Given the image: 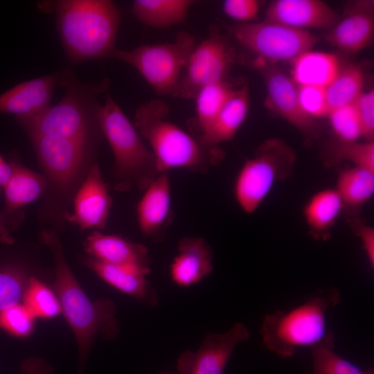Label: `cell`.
<instances>
[{
    "label": "cell",
    "mask_w": 374,
    "mask_h": 374,
    "mask_svg": "<svg viewBox=\"0 0 374 374\" xmlns=\"http://www.w3.org/2000/svg\"><path fill=\"white\" fill-rule=\"evenodd\" d=\"M229 32L240 46L258 57V62H292L311 51L319 40L307 30L266 20L239 23L231 26Z\"/></svg>",
    "instance_id": "30bf717a"
},
{
    "label": "cell",
    "mask_w": 374,
    "mask_h": 374,
    "mask_svg": "<svg viewBox=\"0 0 374 374\" xmlns=\"http://www.w3.org/2000/svg\"><path fill=\"white\" fill-rule=\"evenodd\" d=\"M4 159L2 157V156L0 154V164H1L4 161Z\"/></svg>",
    "instance_id": "b9f144b4"
},
{
    "label": "cell",
    "mask_w": 374,
    "mask_h": 374,
    "mask_svg": "<svg viewBox=\"0 0 374 374\" xmlns=\"http://www.w3.org/2000/svg\"><path fill=\"white\" fill-rule=\"evenodd\" d=\"M72 202L73 212L66 213L64 220L78 225L81 230L106 226L112 199L97 161L90 167Z\"/></svg>",
    "instance_id": "5bb4252c"
},
{
    "label": "cell",
    "mask_w": 374,
    "mask_h": 374,
    "mask_svg": "<svg viewBox=\"0 0 374 374\" xmlns=\"http://www.w3.org/2000/svg\"><path fill=\"white\" fill-rule=\"evenodd\" d=\"M298 97L301 108L311 118L327 117L329 107L326 88L302 85L297 86Z\"/></svg>",
    "instance_id": "d590c367"
},
{
    "label": "cell",
    "mask_w": 374,
    "mask_h": 374,
    "mask_svg": "<svg viewBox=\"0 0 374 374\" xmlns=\"http://www.w3.org/2000/svg\"><path fill=\"white\" fill-rule=\"evenodd\" d=\"M292 62L291 78L297 86L326 88L341 69L338 57L326 52L308 51Z\"/></svg>",
    "instance_id": "cb8c5ba5"
},
{
    "label": "cell",
    "mask_w": 374,
    "mask_h": 374,
    "mask_svg": "<svg viewBox=\"0 0 374 374\" xmlns=\"http://www.w3.org/2000/svg\"><path fill=\"white\" fill-rule=\"evenodd\" d=\"M193 3L192 0H135L132 10L147 26L163 28L183 22Z\"/></svg>",
    "instance_id": "484cf974"
},
{
    "label": "cell",
    "mask_w": 374,
    "mask_h": 374,
    "mask_svg": "<svg viewBox=\"0 0 374 374\" xmlns=\"http://www.w3.org/2000/svg\"><path fill=\"white\" fill-rule=\"evenodd\" d=\"M143 192L136 207L139 228L147 238L161 242L173 219L168 172L159 173Z\"/></svg>",
    "instance_id": "9a60e30c"
},
{
    "label": "cell",
    "mask_w": 374,
    "mask_h": 374,
    "mask_svg": "<svg viewBox=\"0 0 374 374\" xmlns=\"http://www.w3.org/2000/svg\"><path fill=\"white\" fill-rule=\"evenodd\" d=\"M325 158L327 166L349 161L355 167L374 172V141H337L330 146Z\"/></svg>",
    "instance_id": "4dcf8cb0"
},
{
    "label": "cell",
    "mask_w": 374,
    "mask_h": 374,
    "mask_svg": "<svg viewBox=\"0 0 374 374\" xmlns=\"http://www.w3.org/2000/svg\"><path fill=\"white\" fill-rule=\"evenodd\" d=\"M35 318L24 305L19 303L0 314V327L12 335L26 337L33 330Z\"/></svg>",
    "instance_id": "e575fe53"
},
{
    "label": "cell",
    "mask_w": 374,
    "mask_h": 374,
    "mask_svg": "<svg viewBox=\"0 0 374 374\" xmlns=\"http://www.w3.org/2000/svg\"><path fill=\"white\" fill-rule=\"evenodd\" d=\"M235 88L226 80L207 84L195 95V129L197 136L211 126Z\"/></svg>",
    "instance_id": "4316f807"
},
{
    "label": "cell",
    "mask_w": 374,
    "mask_h": 374,
    "mask_svg": "<svg viewBox=\"0 0 374 374\" xmlns=\"http://www.w3.org/2000/svg\"><path fill=\"white\" fill-rule=\"evenodd\" d=\"M249 108V86L244 84L234 89L210 128L198 137L211 146L231 141L245 121Z\"/></svg>",
    "instance_id": "603a6c76"
},
{
    "label": "cell",
    "mask_w": 374,
    "mask_h": 374,
    "mask_svg": "<svg viewBox=\"0 0 374 374\" xmlns=\"http://www.w3.org/2000/svg\"><path fill=\"white\" fill-rule=\"evenodd\" d=\"M361 123L363 137L366 141L374 139V91L362 93L354 103Z\"/></svg>",
    "instance_id": "8d00e7d4"
},
{
    "label": "cell",
    "mask_w": 374,
    "mask_h": 374,
    "mask_svg": "<svg viewBox=\"0 0 374 374\" xmlns=\"http://www.w3.org/2000/svg\"><path fill=\"white\" fill-rule=\"evenodd\" d=\"M363 84L364 73L359 64L353 63L340 69L326 87L329 110L353 104L363 91Z\"/></svg>",
    "instance_id": "f546056e"
},
{
    "label": "cell",
    "mask_w": 374,
    "mask_h": 374,
    "mask_svg": "<svg viewBox=\"0 0 374 374\" xmlns=\"http://www.w3.org/2000/svg\"><path fill=\"white\" fill-rule=\"evenodd\" d=\"M195 46L192 35L179 32L172 42L141 45L131 51L116 48L112 57L136 69L158 94L175 96Z\"/></svg>",
    "instance_id": "9c48e42d"
},
{
    "label": "cell",
    "mask_w": 374,
    "mask_h": 374,
    "mask_svg": "<svg viewBox=\"0 0 374 374\" xmlns=\"http://www.w3.org/2000/svg\"><path fill=\"white\" fill-rule=\"evenodd\" d=\"M59 75L58 84L66 89L62 98L35 116L16 118L17 121L28 136L64 137L98 149L103 136L98 100L109 87V80L85 84L68 69L59 71Z\"/></svg>",
    "instance_id": "7a4b0ae2"
},
{
    "label": "cell",
    "mask_w": 374,
    "mask_h": 374,
    "mask_svg": "<svg viewBox=\"0 0 374 374\" xmlns=\"http://www.w3.org/2000/svg\"><path fill=\"white\" fill-rule=\"evenodd\" d=\"M163 374H167V373H163Z\"/></svg>",
    "instance_id": "7bdbcfd3"
},
{
    "label": "cell",
    "mask_w": 374,
    "mask_h": 374,
    "mask_svg": "<svg viewBox=\"0 0 374 374\" xmlns=\"http://www.w3.org/2000/svg\"><path fill=\"white\" fill-rule=\"evenodd\" d=\"M339 15L320 0H275L267 7L264 20L291 28H332Z\"/></svg>",
    "instance_id": "2e32d148"
},
{
    "label": "cell",
    "mask_w": 374,
    "mask_h": 374,
    "mask_svg": "<svg viewBox=\"0 0 374 374\" xmlns=\"http://www.w3.org/2000/svg\"><path fill=\"white\" fill-rule=\"evenodd\" d=\"M250 337L247 328L236 323L229 330L207 335L197 351L186 350L179 357V374H223L238 344Z\"/></svg>",
    "instance_id": "4fadbf2b"
},
{
    "label": "cell",
    "mask_w": 374,
    "mask_h": 374,
    "mask_svg": "<svg viewBox=\"0 0 374 374\" xmlns=\"http://www.w3.org/2000/svg\"><path fill=\"white\" fill-rule=\"evenodd\" d=\"M353 230L360 239L362 249L364 251L368 261L374 267V229L359 219H353L351 223Z\"/></svg>",
    "instance_id": "f35d334b"
},
{
    "label": "cell",
    "mask_w": 374,
    "mask_h": 374,
    "mask_svg": "<svg viewBox=\"0 0 374 374\" xmlns=\"http://www.w3.org/2000/svg\"><path fill=\"white\" fill-rule=\"evenodd\" d=\"M340 301L339 290L332 287L287 312L265 315L260 330L264 346L283 358L293 356L299 348H311L327 334V312Z\"/></svg>",
    "instance_id": "52a82bcc"
},
{
    "label": "cell",
    "mask_w": 374,
    "mask_h": 374,
    "mask_svg": "<svg viewBox=\"0 0 374 374\" xmlns=\"http://www.w3.org/2000/svg\"><path fill=\"white\" fill-rule=\"evenodd\" d=\"M335 189L344 207H361L373 195L374 172L355 166L342 169Z\"/></svg>",
    "instance_id": "83f0119b"
},
{
    "label": "cell",
    "mask_w": 374,
    "mask_h": 374,
    "mask_svg": "<svg viewBox=\"0 0 374 374\" xmlns=\"http://www.w3.org/2000/svg\"><path fill=\"white\" fill-rule=\"evenodd\" d=\"M374 36L373 1H357L350 6L343 19L330 29L326 39L348 53H356L371 44Z\"/></svg>",
    "instance_id": "e0dca14e"
},
{
    "label": "cell",
    "mask_w": 374,
    "mask_h": 374,
    "mask_svg": "<svg viewBox=\"0 0 374 374\" xmlns=\"http://www.w3.org/2000/svg\"><path fill=\"white\" fill-rule=\"evenodd\" d=\"M335 338L328 332L323 339L310 348L312 358V374H373L342 358L335 351Z\"/></svg>",
    "instance_id": "f1b7e54d"
},
{
    "label": "cell",
    "mask_w": 374,
    "mask_h": 374,
    "mask_svg": "<svg viewBox=\"0 0 374 374\" xmlns=\"http://www.w3.org/2000/svg\"><path fill=\"white\" fill-rule=\"evenodd\" d=\"M98 121L114 155V188L143 191L159 174L155 158L134 124L109 95L100 107Z\"/></svg>",
    "instance_id": "8992f818"
},
{
    "label": "cell",
    "mask_w": 374,
    "mask_h": 374,
    "mask_svg": "<svg viewBox=\"0 0 374 374\" xmlns=\"http://www.w3.org/2000/svg\"><path fill=\"white\" fill-rule=\"evenodd\" d=\"M13 230L7 219L0 213V242L5 244H12L14 238L11 235Z\"/></svg>",
    "instance_id": "60d3db41"
},
{
    "label": "cell",
    "mask_w": 374,
    "mask_h": 374,
    "mask_svg": "<svg viewBox=\"0 0 374 374\" xmlns=\"http://www.w3.org/2000/svg\"><path fill=\"white\" fill-rule=\"evenodd\" d=\"M84 264L102 280L123 293L149 305L157 304V294L146 278L151 268L112 265L92 257L84 259Z\"/></svg>",
    "instance_id": "ffe728a7"
},
{
    "label": "cell",
    "mask_w": 374,
    "mask_h": 374,
    "mask_svg": "<svg viewBox=\"0 0 374 374\" xmlns=\"http://www.w3.org/2000/svg\"><path fill=\"white\" fill-rule=\"evenodd\" d=\"M168 105L151 100L136 109L134 125L152 152L159 172L184 168L205 174L224 159L220 146H211L168 120Z\"/></svg>",
    "instance_id": "3957f363"
},
{
    "label": "cell",
    "mask_w": 374,
    "mask_h": 374,
    "mask_svg": "<svg viewBox=\"0 0 374 374\" xmlns=\"http://www.w3.org/2000/svg\"><path fill=\"white\" fill-rule=\"evenodd\" d=\"M28 136L47 183L43 211L55 222H62L69 203L96 161L98 149L64 137Z\"/></svg>",
    "instance_id": "5b68a950"
},
{
    "label": "cell",
    "mask_w": 374,
    "mask_h": 374,
    "mask_svg": "<svg viewBox=\"0 0 374 374\" xmlns=\"http://www.w3.org/2000/svg\"><path fill=\"white\" fill-rule=\"evenodd\" d=\"M28 278L26 273L17 267L0 268V314L19 304L23 299Z\"/></svg>",
    "instance_id": "836d02e7"
},
{
    "label": "cell",
    "mask_w": 374,
    "mask_h": 374,
    "mask_svg": "<svg viewBox=\"0 0 374 374\" xmlns=\"http://www.w3.org/2000/svg\"><path fill=\"white\" fill-rule=\"evenodd\" d=\"M59 72L21 82L0 94V114L16 118L35 116L50 105L53 90L59 83Z\"/></svg>",
    "instance_id": "ac0fdd59"
},
{
    "label": "cell",
    "mask_w": 374,
    "mask_h": 374,
    "mask_svg": "<svg viewBox=\"0 0 374 374\" xmlns=\"http://www.w3.org/2000/svg\"><path fill=\"white\" fill-rule=\"evenodd\" d=\"M293 149L278 139L264 141L253 157L244 161L235 177L233 195L247 214L255 212L274 184L287 178L296 161Z\"/></svg>",
    "instance_id": "ba28073f"
},
{
    "label": "cell",
    "mask_w": 374,
    "mask_h": 374,
    "mask_svg": "<svg viewBox=\"0 0 374 374\" xmlns=\"http://www.w3.org/2000/svg\"><path fill=\"white\" fill-rule=\"evenodd\" d=\"M213 259L212 249L204 238H181L170 265L172 281L182 287L198 283L213 271Z\"/></svg>",
    "instance_id": "d6986e66"
},
{
    "label": "cell",
    "mask_w": 374,
    "mask_h": 374,
    "mask_svg": "<svg viewBox=\"0 0 374 374\" xmlns=\"http://www.w3.org/2000/svg\"><path fill=\"white\" fill-rule=\"evenodd\" d=\"M12 176L3 189L5 205L1 213L7 219L14 229L19 224V210L44 197L47 187L43 175L36 172L20 163L11 159Z\"/></svg>",
    "instance_id": "44dd1931"
},
{
    "label": "cell",
    "mask_w": 374,
    "mask_h": 374,
    "mask_svg": "<svg viewBox=\"0 0 374 374\" xmlns=\"http://www.w3.org/2000/svg\"><path fill=\"white\" fill-rule=\"evenodd\" d=\"M327 117L337 141L355 142L363 137L361 123L354 103L331 109Z\"/></svg>",
    "instance_id": "d6a6232c"
},
{
    "label": "cell",
    "mask_w": 374,
    "mask_h": 374,
    "mask_svg": "<svg viewBox=\"0 0 374 374\" xmlns=\"http://www.w3.org/2000/svg\"><path fill=\"white\" fill-rule=\"evenodd\" d=\"M335 188H326L313 195L305 204L303 215L310 233L317 240H326L344 208Z\"/></svg>",
    "instance_id": "d4e9b609"
},
{
    "label": "cell",
    "mask_w": 374,
    "mask_h": 374,
    "mask_svg": "<svg viewBox=\"0 0 374 374\" xmlns=\"http://www.w3.org/2000/svg\"><path fill=\"white\" fill-rule=\"evenodd\" d=\"M22 374H53L51 365L46 360L35 356L25 359L21 364Z\"/></svg>",
    "instance_id": "ab89813d"
},
{
    "label": "cell",
    "mask_w": 374,
    "mask_h": 374,
    "mask_svg": "<svg viewBox=\"0 0 374 374\" xmlns=\"http://www.w3.org/2000/svg\"><path fill=\"white\" fill-rule=\"evenodd\" d=\"M260 2L256 0H226L222 4L224 14L240 23L252 22L259 10Z\"/></svg>",
    "instance_id": "74e56055"
},
{
    "label": "cell",
    "mask_w": 374,
    "mask_h": 374,
    "mask_svg": "<svg viewBox=\"0 0 374 374\" xmlns=\"http://www.w3.org/2000/svg\"><path fill=\"white\" fill-rule=\"evenodd\" d=\"M56 27L73 62L112 57L120 12L109 0H62L54 3Z\"/></svg>",
    "instance_id": "277c9868"
},
{
    "label": "cell",
    "mask_w": 374,
    "mask_h": 374,
    "mask_svg": "<svg viewBox=\"0 0 374 374\" xmlns=\"http://www.w3.org/2000/svg\"><path fill=\"white\" fill-rule=\"evenodd\" d=\"M267 89L265 106L298 130L307 140L319 136L315 119L301 107L297 85L284 71L272 64L258 65Z\"/></svg>",
    "instance_id": "7c38bea8"
},
{
    "label": "cell",
    "mask_w": 374,
    "mask_h": 374,
    "mask_svg": "<svg viewBox=\"0 0 374 374\" xmlns=\"http://www.w3.org/2000/svg\"><path fill=\"white\" fill-rule=\"evenodd\" d=\"M40 238L48 247L53 258L55 294L62 312L78 342L76 374H83L96 337L100 335L104 339L112 340L118 336L115 305L109 299H100L92 301L89 299L68 265L57 230L42 231Z\"/></svg>",
    "instance_id": "6da1fadb"
},
{
    "label": "cell",
    "mask_w": 374,
    "mask_h": 374,
    "mask_svg": "<svg viewBox=\"0 0 374 374\" xmlns=\"http://www.w3.org/2000/svg\"><path fill=\"white\" fill-rule=\"evenodd\" d=\"M84 247L91 257L105 263L150 268L147 247L120 235L94 231L86 238Z\"/></svg>",
    "instance_id": "7402d4cb"
},
{
    "label": "cell",
    "mask_w": 374,
    "mask_h": 374,
    "mask_svg": "<svg viewBox=\"0 0 374 374\" xmlns=\"http://www.w3.org/2000/svg\"><path fill=\"white\" fill-rule=\"evenodd\" d=\"M22 299L23 305L35 317L52 318L62 312L56 294L33 276L28 278Z\"/></svg>",
    "instance_id": "1f68e13d"
},
{
    "label": "cell",
    "mask_w": 374,
    "mask_h": 374,
    "mask_svg": "<svg viewBox=\"0 0 374 374\" xmlns=\"http://www.w3.org/2000/svg\"><path fill=\"white\" fill-rule=\"evenodd\" d=\"M235 52L223 36L211 34L196 44L177 87L175 96L194 99L204 86L226 80Z\"/></svg>",
    "instance_id": "8fae6325"
}]
</instances>
